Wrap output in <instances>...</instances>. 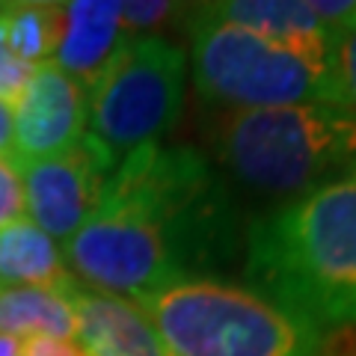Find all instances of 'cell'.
<instances>
[{"label":"cell","mask_w":356,"mask_h":356,"mask_svg":"<svg viewBox=\"0 0 356 356\" xmlns=\"http://www.w3.org/2000/svg\"><path fill=\"white\" fill-rule=\"evenodd\" d=\"M74 280L63 247L27 217L0 229V288H54L63 291Z\"/></svg>","instance_id":"obj_12"},{"label":"cell","mask_w":356,"mask_h":356,"mask_svg":"<svg viewBox=\"0 0 356 356\" xmlns=\"http://www.w3.org/2000/svg\"><path fill=\"white\" fill-rule=\"evenodd\" d=\"M24 217V187L9 161H0V229Z\"/></svg>","instance_id":"obj_18"},{"label":"cell","mask_w":356,"mask_h":356,"mask_svg":"<svg viewBox=\"0 0 356 356\" xmlns=\"http://www.w3.org/2000/svg\"><path fill=\"white\" fill-rule=\"evenodd\" d=\"M83 356H172L137 303L72 280L63 288Z\"/></svg>","instance_id":"obj_9"},{"label":"cell","mask_w":356,"mask_h":356,"mask_svg":"<svg viewBox=\"0 0 356 356\" xmlns=\"http://www.w3.org/2000/svg\"><path fill=\"white\" fill-rule=\"evenodd\" d=\"M15 356H83L74 341L54 339V336H30L18 341Z\"/></svg>","instance_id":"obj_19"},{"label":"cell","mask_w":356,"mask_h":356,"mask_svg":"<svg viewBox=\"0 0 356 356\" xmlns=\"http://www.w3.org/2000/svg\"><path fill=\"white\" fill-rule=\"evenodd\" d=\"M0 336H54L74 341V312L54 288H0Z\"/></svg>","instance_id":"obj_13"},{"label":"cell","mask_w":356,"mask_h":356,"mask_svg":"<svg viewBox=\"0 0 356 356\" xmlns=\"http://www.w3.org/2000/svg\"><path fill=\"white\" fill-rule=\"evenodd\" d=\"M175 13L172 3L166 0H152V3H122V27L131 36H149L152 27H158Z\"/></svg>","instance_id":"obj_17"},{"label":"cell","mask_w":356,"mask_h":356,"mask_svg":"<svg viewBox=\"0 0 356 356\" xmlns=\"http://www.w3.org/2000/svg\"><path fill=\"white\" fill-rule=\"evenodd\" d=\"M193 83L211 110L339 104L327 65L267 42L259 33L196 6L187 24Z\"/></svg>","instance_id":"obj_6"},{"label":"cell","mask_w":356,"mask_h":356,"mask_svg":"<svg viewBox=\"0 0 356 356\" xmlns=\"http://www.w3.org/2000/svg\"><path fill=\"white\" fill-rule=\"evenodd\" d=\"M187 92V57L163 36H131L89 89L81 146L110 175L122 161L161 146Z\"/></svg>","instance_id":"obj_5"},{"label":"cell","mask_w":356,"mask_h":356,"mask_svg":"<svg viewBox=\"0 0 356 356\" xmlns=\"http://www.w3.org/2000/svg\"><path fill=\"white\" fill-rule=\"evenodd\" d=\"M13 154H15V116L13 107L0 102V161L13 163Z\"/></svg>","instance_id":"obj_20"},{"label":"cell","mask_w":356,"mask_h":356,"mask_svg":"<svg viewBox=\"0 0 356 356\" xmlns=\"http://www.w3.org/2000/svg\"><path fill=\"white\" fill-rule=\"evenodd\" d=\"M128 39L131 33L122 27V3H102V0L63 3V27L51 63H57L89 92Z\"/></svg>","instance_id":"obj_10"},{"label":"cell","mask_w":356,"mask_h":356,"mask_svg":"<svg viewBox=\"0 0 356 356\" xmlns=\"http://www.w3.org/2000/svg\"><path fill=\"white\" fill-rule=\"evenodd\" d=\"M243 243L250 288L324 336L356 330V166L252 220Z\"/></svg>","instance_id":"obj_2"},{"label":"cell","mask_w":356,"mask_h":356,"mask_svg":"<svg viewBox=\"0 0 356 356\" xmlns=\"http://www.w3.org/2000/svg\"><path fill=\"white\" fill-rule=\"evenodd\" d=\"M205 137L243 187L285 202L356 166V119L339 104L217 110Z\"/></svg>","instance_id":"obj_3"},{"label":"cell","mask_w":356,"mask_h":356,"mask_svg":"<svg viewBox=\"0 0 356 356\" xmlns=\"http://www.w3.org/2000/svg\"><path fill=\"white\" fill-rule=\"evenodd\" d=\"M24 187V214L57 243H65L102 202L107 172L81 143L57 158L15 166Z\"/></svg>","instance_id":"obj_7"},{"label":"cell","mask_w":356,"mask_h":356,"mask_svg":"<svg viewBox=\"0 0 356 356\" xmlns=\"http://www.w3.org/2000/svg\"><path fill=\"white\" fill-rule=\"evenodd\" d=\"M238 214L214 161L191 146H149L107 175L102 202L63 243L77 282L131 303L226 264Z\"/></svg>","instance_id":"obj_1"},{"label":"cell","mask_w":356,"mask_h":356,"mask_svg":"<svg viewBox=\"0 0 356 356\" xmlns=\"http://www.w3.org/2000/svg\"><path fill=\"white\" fill-rule=\"evenodd\" d=\"M172 356H321L327 336L250 285L214 276L137 300Z\"/></svg>","instance_id":"obj_4"},{"label":"cell","mask_w":356,"mask_h":356,"mask_svg":"<svg viewBox=\"0 0 356 356\" xmlns=\"http://www.w3.org/2000/svg\"><path fill=\"white\" fill-rule=\"evenodd\" d=\"M89 113V92L57 63L33 69L24 95L13 107L15 154L13 166L57 158L83 140Z\"/></svg>","instance_id":"obj_8"},{"label":"cell","mask_w":356,"mask_h":356,"mask_svg":"<svg viewBox=\"0 0 356 356\" xmlns=\"http://www.w3.org/2000/svg\"><path fill=\"white\" fill-rule=\"evenodd\" d=\"M6 44L27 65L54 60L63 27V3H0Z\"/></svg>","instance_id":"obj_14"},{"label":"cell","mask_w":356,"mask_h":356,"mask_svg":"<svg viewBox=\"0 0 356 356\" xmlns=\"http://www.w3.org/2000/svg\"><path fill=\"white\" fill-rule=\"evenodd\" d=\"M330 74H332V83H336L339 107H344L356 119V18L332 33Z\"/></svg>","instance_id":"obj_15"},{"label":"cell","mask_w":356,"mask_h":356,"mask_svg":"<svg viewBox=\"0 0 356 356\" xmlns=\"http://www.w3.org/2000/svg\"><path fill=\"white\" fill-rule=\"evenodd\" d=\"M15 350H18V339L0 336V356H15Z\"/></svg>","instance_id":"obj_21"},{"label":"cell","mask_w":356,"mask_h":356,"mask_svg":"<svg viewBox=\"0 0 356 356\" xmlns=\"http://www.w3.org/2000/svg\"><path fill=\"white\" fill-rule=\"evenodd\" d=\"M211 13L259 33L267 42L309 60L312 65L330 69V39L332 33L312 13V3L291 0H229V3H208Z\"/></svg>","instance_id":"obj_11"},{"label":"cell","mask_w":356,"mask_h":356,"mask_svg":"<svg viewBox=\"0 0 356 356\" xmlns=\"http://www.w3.org/2000/svg\"><path fill=\"white\" fill-rule=\"evenodd\" d=\"M30 74H33V65L21 63L13 54V48L6 44V36H3V24H0V102L15 107L18 98L24 95Z\"/></svg>","instance_id":"obj_16"}]
</instances>
